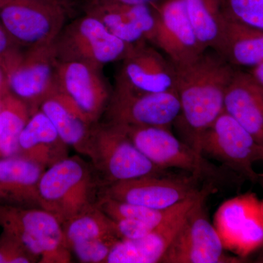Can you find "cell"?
Listing matches in <instances>:
<instances>
[{
	"instance_id": "23",
	"label": "cell",
	"mask_w": 263,
	"mask_h": 263,
	"mask_svg": "<svg viewBox=\"0 0 263 263\" xmlns=\"http://www.w3.org/2000/svg\"><path fill=\"white\" fill-rule=\"evenodd\" d=\"M217 53L233 67L251 70L263 62V30L226 18Z\"/></svg>"
},
{
	"instance_id": "27",
	"label": "cell",
	"mask_w": 263,
	"mask_h": 263,
	"mask_svg": "<svg viewBox=\"0 0 263 263\" xmlns=\"http://www.w3.org/2000/svg\"><path fill=\"white\" fill-rule=\"evenodd\" d=\"M96 205L111 219H136L155 228L174 212L178 204L167 209H155L100 195L97 199Z\"/></svg>"
},
{
	"instance_id": "2",
	"label": "cell",
	"mask_w": 263,
	"mask_h": 263,
	"mask_svg": "<svg viewBox=\"0 0 263 263\" xmlns=\"http://www.w3.org/2000/svg\"><path fill=\"white\" fill-rule=\"evenodd\" d=\"M95 171L79 156L67 157L48 167L40 180V207L62 224L94 205L98 190Z\"/></svg>"
},
{
	"instance_id": "37",
	"label": "cell",
	"mask_w": 263,
	"mask_h": 263,
	"mask_svg": "<svg viewBox=\"0 0 263 263\" xmlns=\"http://www.w3.org/2000/svg\"><path fill=\"white\" fill-rule=\"evenodd\" d=\"M257 262L263 263V252L259 255L258 259H257Z\"/></svg>"
},
{
	"instance_id": "14",
	"label": "cell",
	"mask_w": 263,
	"mask_h": 263,
	"mask_svg": "<svg viewBox=\"0 0 263 263\" xmlns=\"http://www.w3.org/2000/svg\"><path fill=\"white\" fill-rule=\"evenodd\" d=\"M57 84V92L73 104L90 122H100L112 91L102 69L83 62L59 61Z\"/></svg>"
},
{
	"instance_id": "12",
	"label": "cell",
	"mask_w": 263,
	"mask_h": 263,
	"mask_svg": "<svg viewBox=\"0 0 263 263\" xmlns=\"http://www.w3.org/2000/svg\"><path fill=\"white\" fill-rule=\"evenodd\" d=\"M200 181L191 174L149 175L103 185L100 195L151 209H167L197 195L202 189Z\"/></svg>"
},
{
	"instance_id": "22",
	"label": "cell",
	"mask_w": 263,
	"mask_h": 263,
	"mask_svg": "<svg viewBox=\"0 0 263 263\" xmlns=\"http://www.w3.org/2000/svg\"><path fill=\"white\" fill-rule=\"evenodd\" d=\"M40 109L49 118L59 135L69 147L88 157L95 124L79 111L73 104L57 92L46 99Z\"/></svg>"
},
{
	"instance_id": "21",
	"label": "cell",
	"mask_w": 263,
	"mask_h": 263,
	"mask_svg": "<svg viewBox=\"0 0 263 263\" xmlns=\"http://www.w3.org/2000/svg\"><path fill=\"white\" fill-rule=\"evenodd\" d=\"M68 148L41 109L31 115L19 139V155L46 169L68 157Z\"/></svg>"
},
{
	"instance_id": "32",
	"label": "cell",
	"mask_w": 263,
	"mask_h": 263,
	"mask_svg": "<svg viewBox=\"0 0 263 263\" xmlns=\"http://www.w3.org/2000/svg\"><path fill=\"white\" fill-rule=\"evenodd\" d=\"M117 226L118 233L121 239L136 240L143 238L151 233L155 228L136 219H114Z\"/></svg>"
},
{
	"instance_id": "38",
	"label": "cell",
	"mask_w": 263,
	"mask_h": 263,
	"mask_svg": "<svg viewBox=\"0 0 263 263\" xmlns=\"http://www.w3.org/2000/svg\"><path fill=\"white\" fill-rule=\"evenodd\" d=\"M62 1H64V2H65V0H62Z\"/></svg>"
},
{
	"instance_id": "6",
	"label": "cell",
	"mask_w": 263,
	"mask_h": 263,
	"mask_svg": "<svg viewBox=\"0 0 263 263\" xmlns=\"http://www.w3.org/2000/svg\"><path fill=\"white\" fill-rule=\"evenodd\" d=\"M67 16L62 0H0V23L24 49L54 42Z\"/></svg>"
},
{
	"instance_id": "25",
	"label": "cell",
	"mask_w": 263,
	"mask_h": 263,
	"mask_svg": "<svg viewBox=\"0 0 263 263\" xmlns=\"http://www.w3.org/2000/svg\"><path fill=\"white\" fill-rule=\"evenodd\" d=\"M62 229L69 249L76 243L87 240L121 239L115 221L103 212L96 202L64 222Z\"/></svg>"
},
{
	"instance_id": "31",
	"label": "cell",
	"mask_w": 263,
	"mask_h": 263,
	"mask_svg": "<svg viewBox=\"0 0 263 263\" xmlns=\"http://www.w3.org/2000/svg\"><path fill=\"white\" fill-rule=\"evenodd\" d=\"M24 50L13 41L0 23V65L6 75L18 61Z\"/></svg>"
},
{
	"instance_id": "7",
	"label": "cell",
	"mask_w": 263,
	"mask_h": 263,
	"mask_svg": "<svg viewBox=\"0 0 263 263\" xmlns=\"http://www.w3.org/2000/svg\"><path fill=\"white\" fill-rule=\"evenodd\" d=\"M119 126V125H118ZM128 137L145 157L159 168L182 170L201 180L214 183L223 179V172L200 152L171 133L155 127H123Z\"/></svg>"
},
{
	"instance_id": "10",
	"label": "cell",
	"mask_w": 263,
	"mask_h": 263,
	"mask_svg": "<svg viewBox=\"0 0 263 263\" xmlns=\"http://www.w3.org/2000/svg\"><path fill=\"white\" fill-rule=\"evenodd\" d=\"M177 91L137 92L114 86L103 117L105 122L123 127L171 129L179 118Z\"/></svg>"
},
{
	"instance_id": "36",
	"label": "cell",
	"mask_w": 263,
	"mask_h": 263,
	"mask_svg": "<svg viewBox=\"0 0 263 263\" xmlns=\"http://www.w3.org/2000/svg\"><path fill=\"white\" fill-rule=\"evenodd\" d=\"M259 181H260L261 185H262V191H263V173L262 174H259ZM263 201V199H262Z\"/></svg>"
},
{
	"instance_id": "15",
	"label": "cell",
	"mask_w": 263,
	"mask_h": 263,
	"mask_svg": "<svg viewBox=\"0 0 263 263\" xmlns=\"http://www.w3.org/2000/svg\"><path fill=\"white\" fill-rule=\"evenodd\" d=\"M114 86L137 92L176 91V66L149 43H140L122 60Z\"/></svg>"
},
{
	"instance_id": "34",
	"label": "cell",
	"mask_w": 263,
	"mask_h": 263,
	"mask_svg": "<svg viewBox=\"0 0 263 263\" xmlns=\"http://www.w3.org/2000/svg\"><path fill=\"white\" fill-rule=\"evenodd\" d=\"M9 93L8 89V79L4 69L0 65V98Z\"/></svg>"
},
{
	"instance_id": "35",
	"label": "cell",
	"mask_w": 263,
	"mask_h": 263,
	"mask_svg": "<svg viewBox=\"0 0 263 263\" xmlns=\"http://www.w3.org/2000/svg\"><path fill=\"white\" fill-rule=\"evenodd\" d=\"M249 72L254 80L263 86V62L257 67L251 69Z\"/></svg>"
},
{
	"instance_id": "20",
	"label": "cell",
	"mask_w": 263,
	"mask_h": 263,
	"mask_svg": "<svg viewBox=\"0 0 263 263\" xmlns=\"http://www.w3.org/2000/svg\"><path fill=\"white\" fill-rule=\"evenodd\" d=\"M224 111L263 146V86L249 72L235 71L226 90Z\"/></svg>"
},
{
	"instance_id": "30",
	"label": "cell",
	"mask_w": 263,
	"mask_h": 263,
	"mask_svg": "<svg viewBox=\"0 0 263 263\" xmlns=\"http://www.w3.org/2000/svg\"><path fill=\"white\" fill-rule=\"evenodd\" d=\"M39 260L14 236L3 230L0 235V263H35Z\"/></svg>"
},
{
	"instance_id": "24",
	"label": "cell",
	"mask_w": 263,
	"mask_h": 263,
	"mask_svg": "<svg viewBox=\"0 0 263 263\" xmlns=\"http://www.w3.org/2000/svg\"><path fill=\"white\" fill-rule=\"evenodd\" d=\"M184 3L189 18L202 47L217 52L226 23L221 0H184Z\"/></svg>"
},
{
	"instance_id": "33",
	"label": "cell",
	"mask_w": 263,
	"mask_h": 263,
	"mask_svg": "<svg viewBox=\"0 0 263 263\" xmlns=\"http://www.w3.org/2000/svg\"><path fill=\"white\" fill-rule=\"evenodd\" d=\"M95 1L110 2V3H122L127 5H155L161 0H95Z\"/></svg>"
},
{
	"instance_id": "18",
	"label": "cell",
	"mask_w": 263,
	"mask_h": 263,
	"mask_svg": "<svg viewBox=\"0 0 263 263\" xmlns=\"http://www.w3.org/2000/svg\"><path fill=\"white\" fill-rule=\"evenodd\" d=\"M84 13L100 19L114 36L127 44L136 46L153 41L157 23L153 5L87 0Z\"/></svg>"
},
{
	"instance_id": "4",
	"label": "cell",
	"mask_w": 263,
	"mask_h": 263,
	"mask_svg": "<svg viewBox=\"0 0 263 263\" xmlns=\"http://www.w3.org/2000/svg\"><path fill=\"white\" fill-rule=\"evenodd\" d=\"M0 227L14 236L39 262L72 260L61 222L42 208L0 205Z\"/></svg>"
},
{
	"instance_id": "26",
	"label": "cell",
	"mask_w": 263,
	"mask_h": 263,
	"mask_svg": "<svg viewBox=\"0 0 263 263\" xmlns=\"http://www.w3.org/2000/svg\"><path fill=\"white\" fill-rule=\"evenodd\" d=\"M31 115L29 107L14 95L0 98V157L19 155V139Z\"/></svg>"
},
{
	"instance_id": "19",
	"label": "cell",
	"mask_w": 263,
	"mask_h": 263,
	"mask_svg": "<svg viewBox=\"0 0 263 263\" xmlns=\"http://www.w3.org/2000/svg\"><path fill=\"white\" fill-rule=\"evenodd\" d=\"M45 170L20 155L0 157V205L41 208L38 188Z\"/></svg>"
},
{
	"instance_id": "5",
	"label": "cell",
	"mask_w": 263,
	"mask_h": 263,
	"mask_svg": "<svg viewBox=\"0 0 263 263\" xmlns=\"http://www.w3.org/2000/svg\"><path fill=\"white\" fill-rule=\"evenodd\" d=\"M53 46L59 61L83 62L103 70L108 64L122 62L135 46L123 42L100 19L84 13L65 24Z\"/></svg>"
},
{
	"instance_id": "3",
	"label": "cell",
	"mask_w": 263,
	"mask_h": 263,
	"mask_svg": "<svg viewBox=\"0 0 263 263\" xmlns=\"http://www.w3.org/2000/svg\"><path fill=\"white\" fill-rule=\"evenodd\" d=\"M88 157L102 186L166 173L145 157L122 127L105 122L93 128Z\"/></svg>"
},
{
	"instance_id": "8",
	"label": "cell",
	"mask_w": 263,
	"mask_h": 263,
	"mask_svg": "<svg viewBox=\"0 0 263 263\" xmlns=\"http://www.w3.org/2000/svg\"><path fill=\"white\" fill-rule=\"evenodd\" d=\"M198 150L251 182L259 181L254 165L263 162V146L226 111L203 132Z\"/></svg>"
},
{
	"instance_id": "17",
	"label": "cell",
	"mask_w": 263,
	"mask_h": 263,
	"mask_svg": "<svg viewBox=\"0 0 263 263\" xmlns=\"http://www.w3.org/2000/svg\"><path fill=\"white\" fill-rule=\"evenodd\" d=\"M212 185L206 183L197 195L178 204L174 212L146 236L136 240H119L110 251L106 263L161 262L188 212Z\"/></svg>"
},
{
	"instance_id": "13",
	"label": "cell",
	"mask_w": 263,
	"mask_h": 263,
	"mask_svg": "<svg viewBox=\"0 0 263 263\" xmlns=\"http://www.w3.org/2000/svg\"><path fill=\"white\" fill-rule=\"evenodd\" d=\"M58 65L53 43L25 48L7 73L9 93L23 101L32 114L57 92Z\"/></svg>"
},
{
	"instance_id": "16",
	"label": "cell",
	"mask_w": 263,
	"mask_h": 263,
	"mask_svg": "<svg viewBox=\"0 0 263 263\" xmlns=\"http://www.w3.org/2000/svg\"><path fill=\"white\" fill-rule=\"evenodd\" d=\"M152 5L157 23L152 44L175 65L193 61L205 51L189 18L184 0H161Z\"/></svg>"
},
{
	"instance_id": "9",
	"label": "cell",
	"mask_w": 263,
	"mask_h": 263,
	"mask_svg": "<svg viewBox=\"0 0 263 263\" xmlns=\"http://www.w3.org/2000/svg\"><path fill=\"white\" fill-rule=\"evenodd\" d=\"M209 186L192 207L182 226L162 257V263H239L245 259L228 255L205 208Z\"/></svg>"
},
{
	"instance_id": "11",
	"label": "cell",
	"mask_w": 263,
	"mask_h": 263,
	"mask_svg": "<svg viewBox=\"0 0 263 263\" xmlns=\"http://www.w3.org/2000/svg\"><path fill=\"white\" fill-rule=\"evenodd\" d=\"M214 227L226 250L247 258L263 248V201L254 193L223 202L214 216Z\"/></svg>"
},
{
	"instance_id": "28",
	"label": "cell",
	"mask_w": 263,
	"mask_h": 263,
	"mask_svg": "<svg viewBox=\"0 0 263 263\" xmlns=\"http://www.w3.org/2000/svg\"><path fill=\"white\" fill-rule=\"evenodd\" d=\"M228 20L263 30V0H221Z\"/></svg>"
},
{
	"instance_id": "29",
	"label": "cell",
	"mask_w": 263,
	"mask_h": 263,
	"mask_svg": "<svg viewBox=\"0 0 263 263\" xmlns=\"http://www.w3.org/2000/svg\"><path fill=\"white\" fill-rule=\"evenodd\" d=\"M118 238H102L76 243L70 250L78 260L84 263H106L107 259Z\"/></svg>"
},
{
	"instance_id": "1",
	"label": "cell",
	"mask_w": 263,
	"mask_h": 263,
	"mask_svg": "<svg viewBox=\"0 0 263 263\" xmlns=\"http://www.w3.org/2000/svg\"><path fill=\"white\" fill-rule=\"evenodd\" d=\"M176 69L181 113L174 124H179L183 141L200 152V137L224 111L226 90L236 70L219 53L208 49Z\"/></svg>"
}]
</instances>
